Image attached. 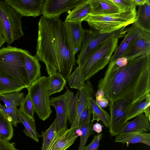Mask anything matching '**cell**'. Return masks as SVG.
Wrapping results in <instances>:
<instances>
[{
  "mask_svg": "<svg viewBox=\"0 0 150 150\" xmlns=\"http://www.w3.org/2000/svg\"><path fill=\"white\" fill-rule=\"evenodd\" d=\"M98 86L109 102L123 99L128 104L150 95V54L128 61L121 67L110 61Z\"/></svg>",
  "mask_w": 150,
  "mask_h": 150,
  "instance_id": "1",
  "label": "cell"
},
{
  "mask_svg": "<svg viewBox=\"0 0 150 150\" xmlns=\"http://www.w3.org/2000/svg\"><path fill=\"white\" fill-rule=\"evenodd\" d=\"M35 55L45 64L49 76L58 72L68 80L75 65V55L68 43L63 22L59 17H41Z\"/></svg>",
  "mask_w": 150,
  "mask_h": 150,
  "instance_id": "2",
  "label": "cell"
},
{
  "mask_svg": "<svg viewBox=\"0 0 150 150\" xmlns=\"http://www.w3.org/2000/svg\"><path fill=\"white\" fill-rule=\"evenodd\" d=\"M120 38L116 36L107 40L90 53L82 67L78 66L69 76L68 81L70 88L81 89L85 81L105 67L117 47Z\"/></svg>",
  "mask_w": 150,
  "mask_h": 150,
  "instance_id": "3",
  "label": "cell"
},
{
  "mask_svg": "<svg viewBox=\"0 0 150 150\" xmlns=\"http://www.w3.org/2000/svg\"><path fill=\"white\" fill-rule=\"evenodd\" d=\"M24 50L11 46L0 49V75L27 88L30 84L25 69Z\"/></svg>",
  "mask_w": 150,
  "mask_h": 150,
  "instance_id": "4",
  "label": "cell"
},
{
  "mask_svg": "<svg viewBox=\"0 0 150 150\" xmlns=\"http://www.w3.org/2000/svg\"><path fill=\"white\" fill-rule=\"evenodd\" d=\"M136 9L123 12L103 15H88L84 21L91 28L100 34L109 33L133 23L136 20Z\"/></svg>",
  "mask_w": 150,
  "mask_h": 150,
  "instance_id": "5",
  "label": "cell"
},
{
  "mask_svg": "<svg viewBox=\"0 0 150 150\" xmlns=\"http://www.w3.org/2000/svg\"><path fill=\"white\" fill-rule=\"evenodd\" d=\"M22 17L10 5L0 1V33L8 46L24 36Z\"/></svg>",
  "mask_w": 150,
  "mask_h": 150,
  "instance_id": "6",
  "label": "cell"
},
{
  "mask_svg": "<svg viewBox=\"0 0 150 150\" xmlns=\"http://www.w3.org/2000/svg\"><path fill=\"white\" fill-rule=\"evenodd\" d=\"M48 77L41 76L27 88L34 105L35 112L43 121L47 119L52 113L48 89Z\"/></svg>",
  "mask_w": 150,
  "mask_h": 150,
  "instance_id": "7",
  "label": "cell"
},
{
  "mask_svg": "<svg viewBox=\"0 0 150 150\" xmlns=\"http://www.w3.org/2000/svg\"><path fill=\"white\" fill-rule=\"evenodd\" d=\"M125 27L109 33L100 34L94 30H85L81 51L76 61L78 66L81 67L90 53L103 42L114 37H124L126 32Z\"/></svg>",
  "mask_w": 150,
  "mask_h": 150,
  "instance_id": "8",
  "label": "cell"
},
{
  "mask_svg": "<svg viewBox=\"0 0 150 150\" xmlns=\"http://www.w3.org/2000/svg\"><path fill=\"white\" fill-rule=\"evenodd\" d=\"M79 93L77 111L76 117L67 137L71 138L77 135V131L80 129V118L81 115L89 105V99L93 98L94 91L89 79L85 81L83 87L78 90Z\"/></svg>",
  "mask_w": 150,
  "mask_h": 150,
  "instance_id": "9",
  "label": "cell"
},
{
  "mask_svg": "<svg viewBox=\"0 0 150 150\" xmlns=\"http://www.w3.org/2000/svg\"><path fill=\"white\" fill-rule=\"evenodd\" d=\"M83 0H46L42 6L41 14L48 18L59 17L62 13L73 9Z\"/></svg>",
  "mask_w": 150,
  "mask_h": 150,
  "instance_id": "10",
  "label": "cell"
},
{
  "mask_svg": "<svg viewBox=\"0 0 150 150\" xmlns=\"http://www.w3.org/2000/svg\"><path fill=\"white\" fill-rule=\"evenodd\" d=\"M127 103L123 99L109 102L110 113L109 131L112 136L119 135L124 125L125 110Z\"/></svg>",
  "mask_w": 150,
  "mask_h": 150,
  "instance_id": "11",
  "label": "cell"
},
{
  "mask_svg": "<svg viewBox=\"0 0 150 150\" xmlns=\"http://www.w3.org/2000/svg\"><path fill=\"white\" fill-rule=\"evenodd\" d=\"M82 22H73L65 20L64 27L68 43L75 55L81 50L85 30Z\"/></svg>",
  "mask_w": 150,
  "mask_h": 150,
  "instance_id": "12",
  "label": "cell"
},
{
  "mask_svg": "<svg viewBox=\"0 0 150 150\" xmlns=\"http://www.w3.org/2000/svg\"><path fill=\"white\" fill-rule=\"evenodd\" d=\"M67 89L62 94L50 99V105L53 106L56 112V119L57 132L67 130L68 120Z\"/></svg>",
  "mask_w": 150,
  "mask_h": 150,
  "instance_id": "13",
  "label": "cell"
},
{
  "mask_svg": "<svg viewBox=\"0 0 150 150\" xmlns=\"http://www.w3.org/2000/svg\"><path fill=\"white\" fill-rule=\"evenodd\" d=\"M22 16L36 17L41 14L44 0H5Z\"/></svg>",
  "mask_w": 150,
  "mask_h": 150,
  "instance_id": "14",
  "label": "cell"
},
{
  "mask_svg": "<svg viewBox=\"0 0 150 150\" xmlns=\"http://www.w3.org/2000/svg\"><path fill=\"white\" fill-rule=\"evenodd\" d=\"M150 33L142 31L133 41L125 57L129 61L139 57L150 54Z\"/></svg>",
  "mask_w": 150,
  "mask_h": 150,
  "instance_id": "15",
  "label": "cell"
},
{
  "mask_svg": "<svg viewBox=\"0 0 150 150\" xmlns=\"http://www.w3.org/2000/svg\"><path fill=\"white\" fill-rule=\"evenodd\" d=\"M126 33L124 38L112 56L110 61L118 58L125 57L131 44L134 40L141 34L142 31L133 24L130 27L125 29Z\"/></svg>",
  "mask_w": 150,
  "mask_h": 150,
  "instance_id": "16",
  "label": "cell"
},
{
  "mask_svg": "<svg viewBox=\"0 0 150 150\" xmlns=\"http://www.w3.org/2000/svg\"><path fill=\"white\" fill-rule=\"evenodd\" d=\"M150 95L142 98L134 103L127 104L125 110V122L144 113L150 120Z\"/></svg>",
  "mask_w": 150,
  "mask_h": 150,
  "instance_id": "17",
  "label": "cell"
},
{
  "mask_svg": "<svg viewBox=\"0 0 150 150\" xmlns=\"http://www.w3.org/2000/svg\"><path fill=\"white\" fill-rule=\"evenodd\" d=\"M133 120L125 122L119 134L131 133L145 132L150 130V120L144 113L137 116Z\"/></svg>",
  "mask_w": 150,
  "mask_h": 150,
  "instance_id": "18",
  "label": "cell"
},
{
  "mask_svg": "<svg viewBox=\"0 0 150 150\" xmlns=\"http://www.w3.org/2000/svg\"><path fill=\"white\" fill-rule=\"evenodd\" d=\"M24 57L26 72L31 85L41 77V66L38 57L32 55L28 50H24Z\"/></svg>",
  "mask_w": 150,
  "mask_h": 150,
  "instance_id": "19",
  "label": "cell"
},
{
  "mask_svg": "<svg viewBox=\"0 0 150 150\" xmlns=\"http://www.w3.org/2000/svg\"><path fill=\"white\" fill-rule=\"evenodd\" d=\"M133 24L142 31L150 33V2L149 0L144 4L138 6L136 20Z\"/></svg>",
  "mask_w": 150,
  "mask_h": 150,
  "instance_id": "20",
  "label": "cell"
},
{
  "mask_svg": "<svg viewBox=\"0 0 150 150\" xmlns=\"http://www.w3.org/2000/svg\"><path fill=\"white\" fill-rule=\"evenodd\" d=\"M92 11L90 0H83L78 6L70 11L65 20L73 22H82Z\"/></svg>",
  "mask_w": 150,
  "mask_h": 150,
  "instance_id": "21",
  "label": "cell"
},
{
  "mask_svg": "<svg viewBox=\"0 0 150 150\" xmlns=\"http://www.w3.org/2000/svg\"><path fill=\"white\" fill-rule=\"evenodd\" d=\"M92 15H103L118 13L119 10L111 0H90Z\"/></svg>",
  "mask_w": 150,
  "mask_h": 150,
  "instance_id": "22",
  "label": "cell"
},
{
  "mask_svg": "<svg viewBox=\"0 0 150 150\" xmlns=\"http://www.w3.org/2000/svg\"><path fill=\"white\" fill-rule=\"evenodd\" d=\"M115 142L125 143L128 146L130 144L141 143L150 146V134L146 132L134 133L119 134Z\"/></svg>",
  "mask_w": 150,
  "mask_h": 150,
  "instance_id": "23",
  "label": "cell"
},
{
  "mask_svg": "<svg viewBox=\"0 0 150 150\" xmlns=\"http://www.w3.org/2000/svg\"><path fill=\"white\" fill-rule=\"evenodd\" d=\"M17 112L20 122L24 126L23 131L25 134L34 141L38 142L39 141L38 137L39 136L36 129L35 119L27 116L18 109H17Z\"/></svg>",
  "mask_w": 150,
  "mask_h": 150,
  "instance_id": "24",
  "label": "cell"
},
{
  "mask_svg": "<svg viewBox=\"0 0 150 150\" xmlns=\"http://www.w3.org/2000/svg\"><path fill=\"white\" fill-rule=\"evenodd\" d=\"M69 129L57 132V134L54 141L49 150H66L74 142L78 135L71 138H67V135Z\"/></svg>",
  "mask_w": 150,
  "mask_h": 150,
  "instance_id": "25",
  "label": "cell"
},
{
  "mask_svg": "<svg viewBox=\"0 0 150 150\" xmlns=\"http://www.w3.org/2000/svg\"><path fill=\"white\" fill-rule=\"evenodd\" d=\"M88 107L93 114L91 122L95 120H101L107 127H109L110 123V116L108 112L100 107L93 98L89 99Z\"/></svg>",
  "mask_w": 150,
  "mask_h": 150,
  "instance_id": "26",
  "label": "cell"
},
{
  "mask_svg": "<svg viewBox=\"0 0 150 150\" xmlns=\"http://www.w3.org/2000/svg\"><path fill=\"white\" fill-rule=\"evenodd\" d=\"M92 112L88 106V115L83 123L80 125L81 131L80 141L78 150H83L89 137L93 134L92 130L93 123H90V119Z\"/></svg>",
  "mask_w": 150,
  "mask_h": 150,
  "instance_id": "27",
  "label": "cell"
},
{
  "mask_svg": "<svg viewBox=\"0 0 150 150\" xmlns=\"http://www.w3.org/2000/svg\"><path fill=\"white\" fill-rule=\"evenodd\" d=\"M25 98L23 93L15 92L0 95V101H2L4 106L8 107L20 106Z\"/></svg>",
  "mask_w": 150,
  "mask_h": 150,
  "instance_id": "28",
  "label": "cell"
},
{
  "mask_svg": "<svg viewBox=\"0 0 150 150\" xmlns=\"http://www.w3.org/2000/svg\"><path fill=\"white\" fill-rule=\"evenodd\" d=\"M13 135V129L11 121L0 110V139L9 141Z\"/></svg>",
  "mask_w": 150,
  "mask_h": 150,
  "instance_id": "29",
  "label": "cell"
},
{
  "mask_svg": "<svg viewBox=\"0 0 150 150\" xmlns=\"http://www.w3.org/2000/svg\"><path fill=\"white\" fill-rule=\"evenodd\" d=\"M48 78V89L50 96L60 92L66 85V80L58 72L50 75Z\"/></svg>",
  "mask_w": 150,
  "mask_h": 150,
  "instance_id": "30",
  "label": "cell"
},
{
  "mask_svg": "<svg viewBox=\"0 0 150 150\" xmlns=\"http://www.w3.org/2000/svg\"><path fill=\"white\" fill-rule=\"evenodd\" d=\"M57 134V122L55 119L49 127L42 132L41 136L43 142L41 150H49L54 143Z\"/></svg>",
  "mask_w": 150,
  "mask_h": 150,
  "instance_id": "31",
  "label": "cell"
},
{
  "mask_svg": "<svg viewBox=\"0 0 150 150\" xmlns=\"http://www.w3.org/2000/svg\"><path fill=\"white\" fill-rule=\"evenodd\" d=\"M78 91L74 94L73 92L68 91L67 95L68 120L71 125L72 124L76 115L79 99Z\"/></svg>",
  "mask_w": 150,
  "mask_h": 150,
  "instance_id": "32",
  "label": "cell"
},
{
  "mask_svg": "<svg viewBox=\"0 0 150 150\" xmlns=\"http://www.w3.org/2000/svg\"><path fill=\"white\" fill-rule=\"evenodd\" d=\"M25 87L0 75V95L8 93L20 92Z\"/></svg>",
  "mask_w": 150,
  "mask_h": 150,
  "instance_id": "33",
  "label": "cell"
},
{
  "mask_svg": "<svg viewBox=\"0 0 150 150\" xmlns=\"http://www.w3.org/2000/svg\"><path fill=\"white\" fill-rule=\"evenodd\" d=\"M18 110L27 116L34 118V115L35 111L33 102L28 94L25 97Z\"/></svg>",
  "mask_w": 150,
  "mask_h": 150,
  "instance_id": "34",
  "label": "cell"
},
{
  "mask_svg": "<svg viewBox=\"0 0 150 150\" xmlns=\"http://www.w3.org/2000/svg\"><path fill=\"white\" fill-rule=\"evenodd\" d=\"M17 107H8L2 105L0 103V110L4 113L11 121L13 125L17 127L20 122L17 112Z\"/></svg>",
  "mask_w": 150,
  "mask_h": 150,
  "instance_id": "35",
  "label": "cell"
},
{
  "mask_svg": "<svg viewBox=\"0 0 150 150\" xmlns=\"http://www.w3.org/2000/svg\"><path fill=\"white\" fill-rule=\"evenodd\" d=\"M118 8L120 12L130 11L137 6L135 0H111Z\"/></svg>",
  "mask_w": 150,
  "mask_h": 150,
  "instance_id": "36",
  "label": "cell"
},
{
  "mask_svg": "<svg viewBox=\"0 0 150 150\" xmlns=\"http://www.w3.org/2000/svg\"><path fill=\"white\" fill-rule=\"evenodd\" d=\"M105 95L104 91L100 88L98 90L96 94V102L102 108L106 107L109 104V101Z\"/></svg>",
  "mask_w": 150,
  "mask_h": 150,
  "instance_id": "37",
  "label": "cell"
},
{
  "mask_svg": "<svg viewBox=\"0 0 150 150\" xmlns=\"http://www.w3.org/2000/svg\"><path fill=\"white\" fill-rule=\"evenodd\" d=\"M102 133H101L94 136L92 142L88 146H85L83 150H98L100 142L102 137Z\"/></svg>",
  "mask_w": 150,
  "mask_h": 150,
  "instance_id": "38",
  "label": "cell"
},
{
  "mask_svg": "<svg viewBox=\"0 0 150 150\" xmlns=\"http://www.w3.org/2000/svg\"><path fill=\"white\" fill-rule=\"evenodd\" d=\"M14 142L0 139V150H18Z\"/></svg>",
  "mask_w": 150,
  "mask_h": 150,
  "instance_id": "39",
  "label": "cell"
},
{
  "mask_svg": "<svg viewBox=\"0 0 150 150\" xmlns=\"http://www.w3.org/2000/svg\"><path fill=\"white\" fill-rule=\"evenodd\" d=\"M88 107L86 108L82 112L80 118V125L83 124L87 117Z\"/></svg>",
  "mask_w": 150,
  "mask_h": 150,
  "instance_id": "40",
  "label": "cell"
},
{
  "mask_svg": "<svg viewBox=\"0 0 150 150\" xmlns=\"http://www.w3.org/2000/svg\"><path fill=\"white\" fill-rule=\"evenodd\" d=\"M102 126L101 125L98 123L97 122L93 125L92 130L93 131H95L99 134L102 131Z\"/></svg>",
  "mask_w": 150,
  "mask_h": 150,
  "instance_id": "41",
  "label": "cell"
},
{
  "mask_svg": "<svg viewBox=\"0 0 150 150\" xmlns=\"http://www.w3.org/2000/svg\"><path fill=\"white\" fill-rule=\"evenodd\" d=\"M137 5H141L144 4L148 0H135Z\"/></svg>",
  "mask_w": 150,
  "mask_h": 150,
  "instance_id": "42",
  "label": "cell"
},
{
  "mask_svg": "<svg viewBox=\"0 0 150 150\" xmlns=\"http://www.w3.org/2000/svg\"><path fill=\"white\" fill-rule=\"evenodd\" d=\"M5 42H6L5 39L0 33V49L1 47L3 45Z\"/></svg>",
  "mask_w": 150,
  "mask_h": 150,
  "instance_id": "43",
  "label": "cell"
}]
</instances>
